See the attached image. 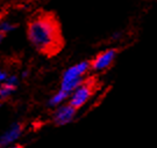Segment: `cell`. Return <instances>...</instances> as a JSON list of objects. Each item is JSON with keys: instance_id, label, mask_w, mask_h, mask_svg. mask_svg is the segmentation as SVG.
Masks as SVG:
<instances>
[{"instance_id": "1", "label": "cell", "mask_w": 157, "mask_h": 148, "mask_svg": "<svg viewBox=\"0 0 157 148\" xmlns=\"http://www.w3.org/2000/svg\"><path fill=\"white\" fill-rule=\"evenodd\" d=\"M28 38L40 52L56 53L62 46V37L56 20L50 15H39L28 24Z\"/></svg>"}, {"instance_id": "2", "label": "cell", "mask_w": 157, "mask_h": 148, "mask_svg": "<svg viewBox=\"0 0 157 148\" xmlns=\"http://www.w3.org/2000/svg\"><path fill=\"white\" fill-rule=\"evenodd\" d=\"M90 68L92 67H91V63L89 61H82L77 65L67 68L63 74L61 89L71 94L76 88H78L84 82V75L90 71Z\"/></svg>"}, {"instance_id": "3", "label": "cell", "mask_w": 157, "mask_h": 148, "mask_svg": "<svg viewBox=\"0 0 157 148\" xmlns=\"http://www.w3.org/2000/svg\"><path fill=\"white\" fill-rule=\"evenodd\" d=\"M92 94H93V82L92 81L83 82L71 93L70 104L73 105L76 109H79L86 104V102L91 99Z\"/></svg>"}, {"instance_id": "4", "label": "cell", "mask_w": 157, "mask_h": 148, "mask_svg": "<svg viewBox=\"0 0 157 148\" xmlns=\"http://www.w3.org/2000/svg\"><path fill=\"white\" fill-rule=\"evenodd\" d=\"M115 57H117L115 50H106L95 57L94 60L91 63V67L92 70L97 72L105 71L112 66V64L115 60Z\"/></svg>"}, {"instance_id": "5", "label": "cell", "mask_w": 157, "mask_h": 148, "mask_svg": "<svg viewBox=\"0 0 157 148\" xmlns=\"http://www.w3.org/2000/svg\"><path fill=\"white\" fill-rule=\"evenodd\" d=\"M77 109L71 105L70 103L67 105H63L61 108H58L54 116V121L56 125H67L69 123L75 119Z\"/></svg>"}, {"instance_id": "6", "label": "cell", "mask_w": 157, "mask_h": 148, "mask_svg": "<svg viewBox=\"0 0 157 148\" xmlns=\"http://www.w3.org/2000/svg\"><path fill=\"white\" fill-rule=\"evenodd\" d=\"M21 132H22L21 125H19V124L13 125L8 131H6L0 137V147H6V146L13 143L14 141H17L21 135Z\"/></svg>"}, {"instance_id": "7", "label": "cell", "mask_w": 157, "mask_h": 148, "mask_svg": "<svg viewBox=\"0 0 157 148\" xmlns=\"http://www.w3.org/2000/svg\"><path fill=\"white\" fill-rule=\"evenodd\" d=\"M69 95H70V94L61 89L58 93H56L52 97H51L50 101H49V104H50L51 106H55V105L61 104L62 102H64V101L67 99V96H69Z\"/></svg>"}, {"instance_id": "8", "label": "cell", "mask_w": 157, "mask_h": 148, "mask_svg": "<svg viewBox=\"0 0 157 148\" xmlns=\"http://www.w3.org/2000/svg\"><path fill=\"white\" fill-rule=\"evenodd\" d=\"M14 89H15L14 86L8 85L7 82H4L2 86H0V99H4L6 97H8L10 95H12Z\"/></svg>"}, {"instance_id": "9", "label": "cell", "mask_w": 157, "mask_h": 148, "mask_svg": "<svg viewBox=\"0 0 157 148\" xmlns=\"http://www.w3.org/2000/svg\"><path fill=\"white\" fill-rule=\"evenodd\" d=\"M14 29H15V26L10 23V22H2V23L0 24V31L4 34L10 33V31L14 30Z\"/></svg>"}, {"instance_id": "10", "label": "cell", "mask_w": 157, "mask_h": 148, "mask_svg": "<svg viewBox=\"0 0 157 148\" xmlns=\"http://www.w3.org/2000/svg\"><path fill=\"white\" fill-rule=\"evenodd\" d=\"M5 82H7L8 85H12V86H14V87H17V78L15 75H11V77L7 78V80H6Z\"/></svg>"}, {"instance_id": "11", "label": "cell", "mask_w": 157, "mask_h": 148, "mask_svg": "<svg viewBox=\"0 0 157 148\" xmlns=\"http://www.w3.org/2000/svg\"><path fill=\"white\" fill-rule=\"evenodd\" d=\"M7 74H6L5 72L4 71H1V70H0V83H4L6 81V80H7Z\"/></svg>"}, {"instance_id": "12", "label": "cell", "mask_w": 157, "mask_h": 148, "mask_svg": "<svg viewBox=\"0 0 157 148\" xmlns=\"http://www.w3.org/2000/svg\"><path fill=\"white\" fill-rule=\"evenodd\" d=\"M2 38H4V33H1V31H0V43H1Z\"/></svg>"}]
</instances>
